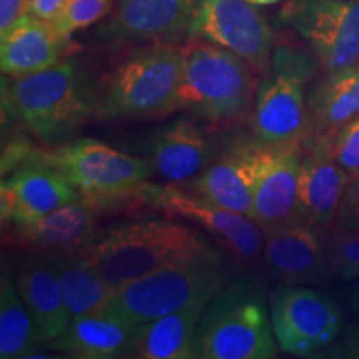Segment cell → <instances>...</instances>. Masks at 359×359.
I'll list each match as a JSON object with an SVG mask.
<instances>
[{
    "label": "cell",
    "mask_w": 359,
    "mask_h": 359,
    "mask_svg": "<svg viewBox=\"0 0 359 359\" xmlns=\"http://www.w3.org/2000/svg\"><path fill=\"white\" fill-rule=\"evenodd\" d=\"M83 250L114 291L165 268L222 262L219 251L201 233L156 217L111 224Z\"/></svg>",
    "instance_id": "1"
},
{
    "label": "cell",
    "mask_w": 359,
    "mask_h": 359,
    "mask_svg": "<svg viewBox=\"0 0 359 359\" xmlns=\"http://www.w3.org/2000/svg\"><path fill=\"white\" fill-rule=\"evenodd\" d=\"M8 111L40 140L55 143L74 135L92 115L98 97L77 62H57L48 69L4 80Z\"/></svg>",
    "instance_id": "2"
},
{
    "label": "cell",
    "mask_w": 359,
    "mask_h": 359,
    "mask_svg": "<svg viewBox=\"0 0 359 359\" xmlns=\"http://www.w3.org/2000/svg\"><path fill=\"white\" fill-rule=\"evenodd\" d=\"M178 109L213 123L235 122L253 105L251 67L228 48L190 39L180 48Z\"/></svg>",
    "instance_id": "3"
},
{
    "label": "cell",
    "mask_w": 359,
    "mask_h": 359,
    "mask_svg": "<svg viewBox=\"0 0 359 359\" xmlns=\"http://www.w3.org/2000/svg\"><path fill=\"white\" fill-rule=\"evenodd\" d=\"M276 338L259 291L248 280L224 286L206 306L196 333V358L269 359Z\"/></svg>",
    "instance_id": "4"
},
{
    "label": "cell",
    "mask_w": 359,
    "mask_h": 359,
    "mask_svg": "<svg viewBox=\"0 0 359 359\" xmlns=\"http://www.w3.org/2000/svg\"><path fill=\"white\" fill-rule=\"evenodd\" d=\"M182 53L168 43L135 50L116 67L95 115L102 120L160 118L178 110Z\"/></svg>",
    "instance_id": "5"
},
{
    "label": "cell",
    "mask_w": 359,
    "mask_h": 359,
    "mask_svg": "<svg viewBox=\"0 0 359 359\" xmlns=\"http://www.w3.org/2000/svg\"><path fill=\"white\" fill-rule=\"evenodd\" d=\"M316 64L298 48L281 45L273 52L271 69L259 83L251 111L255 138L266 147L303 143L308 125V93Z\"/></svg>",
    "instance_id": "6"
},
{
    "label": "cell",
    "mask_w": 359,
    "mask_h": 359,
    "mask_svg": "<svg viewBox=\"0 0 359 359\" xmlns=\"http://www.w3.org/2000/svg\"><path fill=\"white\" fill-rule=\"evenodd\" d=\"M226 283L223 259L165 268L115 290L105 311L142 326L180 309L208 304Z\"/></svg>",
    "instance_id": "7"
},
{
    "label": "cell",
    "mask_w": 359,
    "mask_h": 359,
    "mask_svg": "<svg viewBox=\"0 0 359 359\" xmlns=\"http://www.w3.org/2000/svg\"><path fill=\"white\" fill-rule=\"evenodd\" d=\"M77 188L80 198L97 206L114 205L133 193H140L150 167L125 151L92 140H79L39 155Z\"/></svg>",
    "instance_id": "8"
},
{
    "label": "cell",
    "mask_w": 359,
    "mask_h": 359,
    "mask_svg": "<svg viewBox=\"0 0 359 359\" xmlns=\"http://www.w3.org/2000/svg\"><path fill=\"white\" fill-rule=\"evenodd\" d=\"M280 20L311 47L326 74L359 62V0H286Z\"/></svg>",
    "instance_id": "9"
},
{
    "label": "cell",
    "mask_w": 359,
    "mask_h": 359,
    "mask_svg": "<svg viewBox=\"0 0 359 359\" xmlns=\"http://www.w3.org/2000/svg\"><path fill=\"white\" fill-rule=\"evenodd\" d=\"M188 37L235 52L263 77L271 69L275 34L246 0H196Z\"/></svg>",
    "instance_id": "10"
},
{
    "label": "cell",
    "mask_w": 359,
    "mask_h": 359,
    "mask_svg": "<svg viewBox=\"0 0 359 359\" xmlns=\"http://www.w3.org/2000/svg\"><path fill=\"white\" fill-rule=\"evenodd\" d=\"M140 196L168 217L185 218L217 236L238 262L255 263L263 253V231L253 219L218 206L196 191H188L178 185L145 183Z\"/></svg>",
    "instance_id": "11"
},
{
    "label": "cell",
    "mask_w": 359,
    "mask_h": 359,
    "mask_svg": "<svg viewBox=\"0 0 359 359\" xmlns=\"http://www.w3.org/2000/svg\"><path fill=\"white\" fill-rule=\"evenodd\" d=\"M269 316L278 346L293 356H311L330 346L343 321L333 299L303 285L278 288L271 296Z\"/></svg>",
    "instance_id": "12"
},
{
    "label": "cell",
    "mask_w": 359,
    "mask_h": 359,
    "mask_svg": "<svg viewBox=\"0 0 359 359\" xmlns=\"http://www.w3.org/2000/svg\"><path fill=\"white\" fill-rule=\"evenodd\" d=\"M80 200L72 183L45 161L29 160L0 185V213L4 223L29 224L53 210Z\"/></svg>",
    "instance_id": "13"
},
{
    "label": "cell",
    "mask_w": 359,
    "mask_h": 359,
    "mask_svg": "<svg viewBox=\"0 0 359 359\" xmlns=\"http://www.w3.org/2000/svg\"><path fill=\"white\" fill-rule=\"evenodd\" d=\"M302 154L303 143L286 147L262 145L251 219L263 233L298 222L296 203Z\"/></svg>",
    "instance_id": "14"
},
{
    "label": "cell",
    "mask_w": 359,
    "mask_h": 359,
    "mask_svg": "<svg viewBox=\"0 0 359 359\" xmlns=\"http://www.w3.org/2000/svg\"><path fill=\"white\" fill-rule=\"evenodd\" d=\"M323 228L293 222L264 233L263 258L269 275L283 285H314L325 280L326 240Z\"/></svg>",
    "instance_id": "15"
},
{
    "label": "cell",
    "mask_w": 359,
    "mask_h": 359,
    "mask_svg": "<svg viewBox=\"0 0 359 359\" xmlns=\"http://www.w3.org/2000/svg\"><path fill=\"white\" fill-rule=\"evenodd\" d=\"M259 151L262 143L257 138L233 142L193 182V188L218 206L251 219L253 193L259 173Z\"/></svg>",
    "instance_id": "16"
},
{
    "label": "cell",
    "mask_w": 359,
    "mask_h": 359,
    "mask_svg": "<svg viewBox=\"0 0 359 359\" xmlns=\"http://www.w3.org/2000/svg\"><path fill=\"white\" fill-rule=\"evenodd\" d=\"M349 175L321 142L303 140L298 177V222L326 228L336 223Z\"/></svg>",
    "instance_id": "17"
},
{
    "label": "cell",
    "mask_w": 359,
    "mask_h": 359,
    "mask_svg": "<svg viewBox=\"0 0 359 359\" xmlns=\"http://www.w3.org/2000/svg\"><path fill=\"white\" fill-rule=\"evenodd\" d=\"M213 160L212 140L185 116L158 130L151 142V168L173 185L196 182Z\"/></svg>",
    "instance_id": "18"
},
{
    "label": "cell",
    "mask_w": 359,
    "mask_h": 359,
    "mask_svg": "<svg viewBox=\"0 0 359 359\" xmlns=\"http://www.w3.org/2000/svg\"><path fill=\"white\" fill-rule=\"evenodd\" d=\"M140 326L109 311L72 318L67 330L52 341L53 348L80 359L130 356Z\"/></svg>",
    "instance_id": "19"
},
{
    "label": "cell",
    "mask_w": 359,
    "mask_h": 359,
    "mask_svg": "<svg viewBox=\"0 0 359 359\" xmlns=\"http://www.w3.org/2000/svg\"><path fill=\"white\" fill-rule=\"evenodd\" d=\"M69 37L52 22L27 15L0 37V67L8 77H24L55 65L65 50Z\"/></svg>",
    "instance_id": "20"
},
{
    "label": "cell",
    "mask_w": 359,
    "mask_h": 359,
    "mask_svg": "<svg viewBox=\"0 0 359 359\" xmlns=\"http://www.w3.org/2000/svg\"><path fill=\"white\" fill-rule=\"evenodd\" d=\"M97 208L85 200L67 203L29 224H12L15 243L32 250L74 251L95 238Z\"/></svg>",
    "instance_id": "21"
},
{
    "label": "cell",
    "mask_w": 359,
    "mask_h": 359,
    "mask_svg": "<svg viewBox=\"0 0 359 359\" xmlns=\"http://www.w3.org/2000/svg\"><path fill=\"white\" fill-rule=\"evenodd\" d=\"M359 115V62L326 74L308 93V125L304 140L327 142Z\"/></svg>",
    "instance_id": "22"
},
{
    "label": "cell",
    "mask_w": 359,
    "mask_h": 359,
    "mask_svg": "<svg viewBox=\"0 0 359 359\" xmlns=\"http://www.w3.org/2000/svg\"><path fill=\"white\" fill-rule=\"evenodd\" d=\"M196 0H120L116 24L127 37L178 42L188 35Z\"/></svg>",
    "instance_id": "23"
},
{
    "label": "cell",
    "mask_w": 359,
    "mask_h": 359,
    "mask_svg": "<svg viewBox=\"0 0 359 359\" xmlns=\"http://www.w3.org/2000/svg\"><path fill=\"white\" fill-rule=\"evenodd\" d=\"M208 304H195L142 325L130 356L140 359L196 358V333Z\"/></svg>",
    "instance_id": "24"
},
{
    "label": "cell",
    "mask_w": 359,
    "mask_h": 359,
    "mask_svg": "<svg viewBox=\"0 0 359 359\" xmlns=\"http://www.w3.org/2000/svg\"><path fill=\"white\" fill-rule=\"evenodd\" d=\"M15 288L34 314L43 341L57 339L67 330L70 314L55 259L25 266L15 280Z\"/></svg>",
    "instance_id": "25"
},
{
    "label": "cell",
    "mask_w": 359,
    "mask_h": 359,
    "mask_svg": "<svg viewBox=\"0 0 359 359\" xmlns=\"http://www.w3.org/2000/svg\"><path fill=\"white\" fill-rule=\"evenodd\" d=\"M64 299L70 318L103 311L114 290L103 280L83 248L67 251L55 258Z\"/></svg>",
    "instance_id": "26"
},
{
    "label": "cell",
    "mask_w": 359,
    "mask_h": 359,
    "mask_svg": "<svg viewBox=\"0 0 359 359\" xmlns=\"http://www.w3.org/2000/svg\"><path fill=\"white\" fill-rule=\"evenodd\" d=\"M43 343L37 321L7 271L0 283V358H32Z\"/></svg>",
    "instance_id": "27"
},
{
    "label": "cell",
    "mask_w": 359,
    "mask_h": 359,
    "mask_svg": "<svg viewBox=\"0 0 359 359\" xmlns=\"http://www.w3.org/2000/svg\"><path fill=\"white\" fill-rule=\"evenodd\" d=\"M326 262L330 273L339 280L359 278V230L336 228L326 240Z\"/></svg>",
    "instance_id": "28"
},
{
    "label": "cell",
    "mask_w": 359,
    "mask_h": 359,
    "mask_svg": "<svg viewBox=\"0 0 359 359\" xmlns=\"http://www.w3.org/2000/svg\"><path fill=\"white\" fill-rule=\"evenodd\" d=\"M110 7L111 0H67L52 24L62 35L70 37L77 30L100 20Z\"/></svg>",
    "instance_id": "29"
},
{
    "label": "cell",
    "mask_w": 359,
    "mask_h": 359,
    "mask_svg": "<svg viewBox=\"0 0 359 359\" xmlns=\"http://www.w3.org/2000/svg\"><path fill=\"white\" fill-rule=\"evenodd\" d=\"M321 143H325L336 163L349 177L359 173V115L343 125L330 140Z\"/></svg>",
    "instance_id": "30"
},
{
    "label": "cell",
    "mask_w": 359,
    "mask_h": 359,
    "mask_svg": "<svg viewBox=\"0 0 359 359\" xmlns=\"http://www.w3.org/2000/svg\"><path fill=\"white\" fill-rule=\"evenodd\" d=\"M336 226L344 230H359V173L348 180L341 198Z\"/></svg>",
    "instance_id": "31"
},
{
    "label": "cell",
    "mask_w": 359,
    "mask_h": 359,
    "mask_svg": "<svg viewBox=\"0 0 359 359\" xmlns=\"http://www.w3.org/2000/svg\"><path fill=\"white\" fill-rule=\"evenodd\" d=\"M30 0H0V37L7 35L29 13Z\"/></svg>",
    "instance_id": "32"
},
{
    "label": "cell",
    "mask_w": 359,
    "mask_h": 359,
    "mask_svg": "<svg viewBox=\"0 0 359 359\" xmlns=\"http://www.w3.org/2000/svg\"><path fill=\"white\" fill-rule=\"evenodd\" d=\"M67 0H30L29 2V15L37 17L40 20L53 22L60 13L62 7L65 6Z\"/></svg>",
    "instance_id": "33"
},
{
    "label": "cell",
    "mask_w": 359,
    "mask_h": 359,
    "mask_svg": "<svg viewBox=\"0 0 359 359\" xmlns=\"http://www.w3.org/2000/svg\"><path fill=\"white\" fill-rule=\"evenodd\" d=\"M346 299H348L349 308H351L354 313L359 314V278H356L353 285L348 288Z\"/></svg>",
    "instance_id": "34"
},
{
    "label": "cell",
    "mask_w": 359,
    "mask_h": 359,
    "mask_svg": "<svg viewBox=\"0 0 359 359\" xmlns=\"http://www.w3.org/2000/svg\"><path fill=\"white\" fill-rule=\"evenodd\" d=\"M348 354L353 358H359V338H353L351 341H349Z\"/></svg>",
    "instance_id": "35"
},
{
    "label": "cell",
    "mask_w": 359,
    "mask_h": 359,
    "mask_svg": "<svg viewBox=\"0 0 359 359\" xmlns=\"http://www.w3.org/2000/svg\"><path fill=\"white\" fill-rule=\"evenodd\" d=\"M246 2L253 4V6H273V4H278L280 0H246Z\"/></svg>",
    "instance_id": "36"
}]
</instances>
